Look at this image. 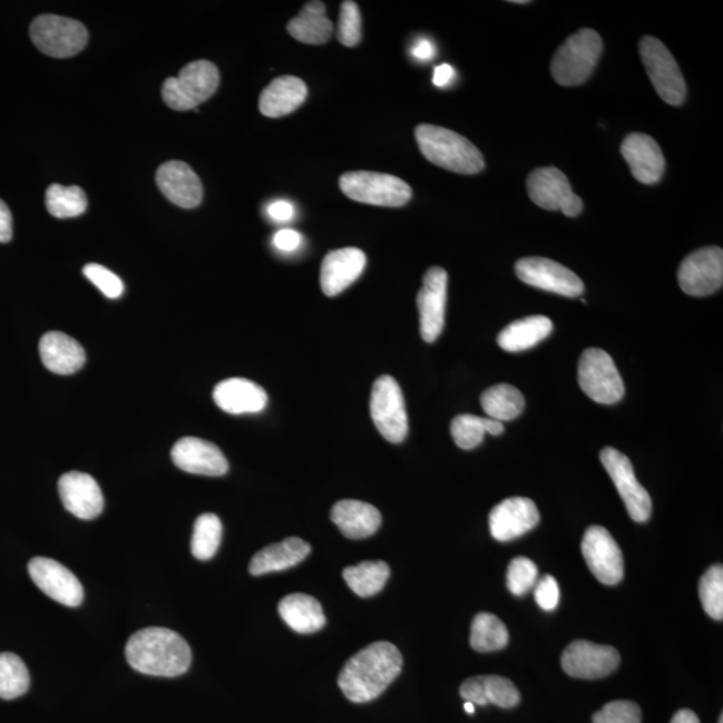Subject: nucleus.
I'll return each instance as SVG.
<instances>
[{
	"mask_svg": "<svg viewBox=\"0 0 723 723\" xmlns=\"http://www.w3.org/2000/svg\"><path fill=\"white\" fill-rule=\"evenodd\" d=\"M402 666V655L393 643H371L346 662L338 685L349 701L368 703L383 694L401 674Z\"/></svg>",
	"mask_w": 723,
	"mask_h": 723,
	"instance_id": "obj_1",
	"label": "nucleus"
},
{
	"mask_svg": "<svg viewBox=\"0 0 723 723\" xmlns=\"http://www.w3.org/2000/svg\"><path fill=\"white\" fill-rule=\"evenodd\" d=\"M126 661L136 672L175 678L188 672V642L169 628L149 627L133 634L125 647Z\"/></svg>",
	"mask_w": 723,
	"mask_h": 723,
	"instance_id": "obj_2",
	"label": "nucleus"
},
{
	"mask_svg": "<svg viewBox=\"0 0 723 723\" xmlns=\"http://www.w3.org/2000/svg\"><path fill=\"white\" fill-rule=\"evenodd\" d=\"M416 139L423 157L437 167L460 175H477L486 168L481 152L459 133L422 124L417 126Z\"/></svg>",
	"mask_w": 723,
	"mask_h": 723,
	"instance_id": "obj_3",
	"label": "nucleus"
},
{
	"mask_svg": "<svg viewBox=\"0 0 723 723\" xmlns=\"http://www.w3.org/2000/svg\"><path fill=\"white\" fill-rule=\"evenodd\" d=\"M603 51V41L598 32L582 29L564 42L553 59L550 71L561 86L585 84L592 77Z\"/></svg>",
	"mask_w": 723,
	"mask_h": 723,
	"instance_id": "obj_4",
	"label": "nucleus"
},
{
	"mask_svg": "<svg viewBox=\"0 0 723 723\" xmlns=\"http://www.w3.org/2000/svg\"><path fill=\"white\" fill-rule=\"evenodd\" d=\"M218 85L221 72L217 66L201 59L185 66L177 78L165 79L162 95L170 109L187 111L214 96Z\"/></svg>",
	"mask_w": 723,
	"mask_h": 723,
	"instance_id": "obj_5",
	"label": "nucleus"
},
{
	"mask_svg": "<svg viewBox=\"0 0 723 723\" xmlns=\"http://www.w3.org/2000/svg\"><path fill=\"white\" fill-rule=\"evenodd\" d=\"M340 187L351 201L377 207H403L411 198L409 184L395 176L377 172H349L340 178Z\"/></svg>",
	"mask_w": 723,
	"mask_h": 723,
	"instance_id": "obj_6",
	"label": "nucleus"
},
{
	"mask_svg": "<svg viewBox=\"0 0 723 723\" xmlns=\"http://www.w3.org/2000/svg\"><path fill=\"white\" fill-rule=\"evenodd\" d=\"M31 41L43 55L52 58H70L85 49L89 32L76 19L45 14L30 26Z\"/></svg>",
	"mask_w": 723,
	"mask_h": 723,
	"instance_id": "obj_7",
	"label": "nucleus"
},
{
	"mask_svg": "<svg viewBox=\"0 0 723 723\" xmlns=\"http://www.w3.org/2000/svg\"><path fill=\"white\" fill-rule=\"evenodd\" d=\"M577 380L586 395L596 403L614 404L625 397V383L613 358L605 350H585L577 368Z\"/></svg>",
	"mask_w": 723,
	"mask_h": 723,
	"instance_id": "obj_8",
	"label": "nucleus"
},
{
	"mask_svg": "<svg viewBox=\"0 0 723 723\" xmlns=\"http://www.w3.org/2000/svg\"><path fill=\"white\" fill-rule=\"evenodd\" d=\"M370 413L384 440L401 443L409 433L407 407L400 384L393 377L382 375L373 384Z\"/></svg>",
	"mask_w": 723,
	"mask_h": 723,
	"instance_id": "obj_9",
	"label": "nucleus"
},
{
	"mask_svg": "<svg viewBox=\"0 0 723 723\" xmlns=\"http://www.w3.org/2000/svg\"><path fill=\"white\" fill-rule=\"evenodd\" d=\"M639 55L647 75L658 92L668 105L680 106L686 99V82L678 63L658 38L645 37L639 43Z\"/></svg>",
	"mask_w": 723,
	"mask_h": 723,
	"instance_id": "obj_10",
	"label": "nucleus"
},
{
	"mask_svg": "<svg viewBox=\"0 0 723 723\" xmlns=\"http://www.w3.org/2000/svg\"><path fill=\"white\" fill-rule=\"evenodd\" d=\"M600 461L618 489L629 517L636 522H646L653 512L652 497L636 479L632 461L614 448L603 449Z\"/></svg>",
	"mask_w": 723,
	"mask_h": 723,
	"instance_id": "obj_11",
	"label": "nucleus"
},
{
	"mask_svg": "<svg viewBox=\"0 0 723 723\" xmlns=\"http://www.w3.org/2000/svg\"><path fill=\"white\" fill-rule=\"evenodd\" d=\"M520 281L533 287L567 297L585 293L582 279L563 264L546 257H524L515 265Z\"/></svg>",
	"mask_w": 723,
	"mask_h": 723,
	"instance_id": "obj_12",
	"label": "nucleus"
},
{
	"mask_svg": "<svg viewBox=\"0 0 723 723\" xmlns=\"http://www.w3.org/2000/svg\"><path fill=\"white\" fill-rule=\"evenodd\" d=\"M530 201L547 211H560L568 217L582 214V198L574 194L566 175L561 170L547 167L529 175L527 182Z\"/></svg>",
	"mask_w": 723,
	"mask_h": 723,
	"instance_id": "obj_13",
	"label": "nucleus"
},
{
	"mask_svg": "<svg viewBox=\"0 0 723 723\" xmlns=\"http://www.w3.org/2000/svg\"><path fill=\"white\" fill-rule=\"evenodd\" d=\"M582 553L589 570L603 585L616 586L625 575L622 549L606 528L593 526L586 530Z\"/></svg>",
	"mask_w": 723,
	"mask_h": 723,
	"instance_id": "obj_14",
	"label": "nucleus"
},
{
	"mask_svg": "<svg viewBox=\"0 0 723 723\" xmlns=\"http://www.w3.org/2000/svg\"><path fill=\"white\" fill-rule=\"evenodd\" d=\"M621 665L618 649L595 645L588 641H575L564 649L561 666L573 678L600 680L612 675Z\"/></svg>",
	"mask_w": 723,
	"mask_h": 723,
	"instance_id": "obj_15",
	"label": "nucleus"
},
{
	"mask_svg": "<svg viewBox=\"0 0 723 723\" xmlns=\"http://www.w3.org/2000/svg\"><path fill=\"white\" fill-rule=\"evenodd\" d=\"M678 282L683 293L690 296H707L716 293L723 284V251L705 247L694 251L682 262Z\"/></svg>",
	"mask_w": 723,
	"mask_h": 723,
	"instance_id": "obj_16",
	"label": "nucleus"
},
{
	"mask_svg": "<svg viewBox=\"0 0 723 723\" xmlns=\"http://www.w3.org/2000/svg\"><path fill=\"white\" fill-rule=\"evenodd\" d=\"M447 300V271L441 267L429 268L424 272L422 289L417 296L421 336L427 343L436 342L442 334L443 326H446Z\"/></svg>",
	"mask_w": 723,
	"mask_h": 723,
	"instance_id": "obj_17",
	"label": "nucleus"
},
{
	"mask_svg": "<svg viewBox=\"0 0 723 723\" xmlns=\"http://www.w3.org/2000/svg\"><path fill=\"white\" fill-rule=\"evenodd\" d=\"M29 574L36 586L50 599L71 608L82 605L85 594L81 582L63 564L38 556L29 563Z\"/></svg>",
	"mask_w": 723,
	"mask_h": 723,
	"instance_id": "obj_18",
	"label": "nucleus"
},
{
	"mask_svg": "<svg viewBox=\"0 0 723 723\" xmlns=\"http://www.w3.org/2000/svg\"><path fill=\"white\" fill-rule=\"evenodd\" d=\"M539 521V509L527 497H510L497 504L489 515L490 534L502 543L528 534Z\"/></svg>",
	"mask_w": 723,
	"mask_h": 723,
	"instance_id": "obj_19",
	"label": "nucleus"
},
{
	"mask_svg": "<svg viewBox=\"0 0 723 723\" xmlns=\"http://www.w3.org/2000/svg\"><path fill=\"white\" fill-rule=\"evenodd\" d=\"M172 461L178 469L192 475L221 477L227 475L229 466L227 459L215 443L184 437L172 449Z\"/></svg>",
	"mask_w": 723,
	"mask_h": 723,
	"instance_id": "obj_20",
	"label": "nucleus"
},
{
	"mask_svg": "<svg viewBox=\"0 0 723 723\" xmlns=\"http://www.w3.org/2000/svg\"><path fill=\"white\" fill-rule=\"evenodd\" d=\"M58 492L68 512L81 520H95L102 514L105 501L101 488L90 475L66 473L58 481Z\"/></svg>",
	"mask_w": 723,
	"mask_h": 723,
	"instance_id": "obj_21",
	"label": "nucleus"
},
{
	"mask_svg": "<svg viewBox=\"0 0 723 723\" xmlns=\"http://www.w3.org/2000/svg\"><path fill=\"white\" fill-rule=\"evenodd\" d=\"M633 176L642 184H656L665 174L666 162L658 143L643 133H632L621 147Z\"/></svg>",
	"mask_w": 723,
	"mask_h": 723,
	"instance_id": "obj_22",
	"label": "nucleus"
},
{
	"mask_svg": "<svg viewBox=\"0 0 723 723\" xmlns=\"http://www.w3.org/2000/svg\"><path fill=\"white\" fill-rule=\"evenodd\" d=\"M156 182L163 195L177 207L194 209L203 202V184L188 164H163L157 170Z\"/></svg>",
	"mask_w": 723,
	"mask_h": 723,
	"instance_id": "obj_23",
	"label": "nucleus"
},
{
	"mask_svg": "<svg viewBox=\"0 0 723 723\" xmlns=\"http://www.w3.org/2000/svg\"><path fill=\"white\" fill-rule=\"evenodd\" d=\"M368 258L358 248H342L329 252L323 258L321 285L324 295L336 296L358 281L367 267Z\"/></svg>",
	"mask_w": 723,
	"mask_h": 723,
	"instance_id": "obj_24",
	"label": "nucleus"
},
{
	"mask_svg": "<svg viewBox=\"0 0 723 723\" xmlns=\"http://www.w3.org/2000/svg\"><path fill=\"white\" fill-rule=\"evenodd\" d=\"M214 400L225 413L256 414L267 408L268 395L262 387L244 378H229L214 390Z\"/></svg>",
	"mask_w": 723,
	"mask_h": 723,
	"instance_id": "obj_25",
	"label": "nucleus"
},
{
	"mask_svg": "<svg viewBox=\"0 0 723 723\" xmlns=\"http://www.w3.org/2000/svg\"><path fill=\"white\" fill-rule=\"evenodd\" d=\"M460 694L473 705H496L501 709H512L519 705L521 695L515 683L500 675L473 676L462 683Z\"/></svg>",
	"mask_w": 723,
	"mask_h": 723,
	"instance_id": "obj_26",
	"label": "nucleus"
},
{
	"mask_svg": "<svg viewBox=\"0 0 723 723\" xmlns=\"http://www.w3.org/2000/svg\"><path fill=\"white\" fill-rule=\"evenodd\" d=\"M39 354H41L45 368L51 373L70 375L84 368L86 362L85 350L75 338L50 331L39 342Z\"/></svg>",
	"mask_w": 723,
	"mask_h": 723,
	"instance_id": "obj_27",
	"label": "nucleus"
},
{
	"mask_svg": "<svg viewBox=\"0 0 723 723\" xmlns=\"http://www.w3.org/2000/svg\"><path fill=\"white\" fill-rule=\"evenodd\" d=\"M330 517L341 533L353 540L373 536L382 524L380 510L358 500L338 501L331 509Z\"/></svg>",
	"mask_w": 723,
	"mask_h": 723,
	"instance_id": "obj_28",
	"label": "nucleus"
},
{
	"mask_svg": "<svg viewBox=\"0 0 723 723\" xmlns=\"http://www.w3.org/2000/svg\"><path fill=\"white\" fill-rule=\"evenodd\" d=\"M307 95V86L301 78L279 77L262 91L258 109L270 118L289 116L306 101Z\"/></svg>",
	"mask_w": 723,
	"mask_h": 723,
	"instance_id": "obj_29",
	"label": "nucleus"
},
{
	"mask_svg": "<svg viewBox=\"0 0 723 723\" xmlns=\"http://www.w3.org/2000/svg\"><path fill=\"white\" fill-rule=\"evenodd\" d=\"M311 553L309 543L300 537H289L281 543L258 550L250 563V574L262 576L271 573L293 568L302 563Z\"/></svg>",
	"mask_w": 723,
	"mask_h": 723,
	"instance_id": "obj_30",
	"label": "nucleus"
},
{
	"mask_svg": "<svg viewBox=\"0 0 723 723\" xmlns=\"http://www.w3.org/2000/svg\"><path fill=\"white\" fill-rule=\"evenodd\" d=\"M279 614L285 625L300 634H313L320 632L326 625V616L320 602L313 596L293 594L285 596L279 603Z\"/></svg>",
	"mask_w": 723,
	"mask_h": 723,
	"instance_id": "obj_31",
	"label": "nucleus"
},
{
	"mask_svg": "<svg viewBox=\"0 0 723 723\" xmlns=\"http://www.w3.org/2000/svg\"><path fill=\"white\" fill-rule=\"evenodd\" d=\"M554 323L549 317L534 315L521 317L508 324L497 336V343L508 353H520L536 346L553 333Z\"/></svg>",
	"mask_w": 723,
	"mask_h": 723,
	"instance_id": "obj_32",
	"label": "nucleus"
},
{
	"mask_svg": "<svg viewBox=\"0 0 723 723\" xmlns=\"http://www.w3.org/2000/svg\"><path fill=\"white\" fill-rule=\"evenodd\" d=\"M291 37L306 45H323L330 41L334 25L326 17V6L323 2L304 4L301 14L287 26Z\"/></svg>",
	"mask_w": 723,
	"mask_h": 723,
	"instance_id": "obj_33",
	"label": "nucleus"
},
{
	"mask_svg": "<svg viewBox=\"0 0 723 723\" xmlns=\"http://www.w3.org/2000/svg\"><path fill=\"white\" fill-rule=\"evenodd\" d=\"M481 408L488 418L499 422L512 421L526 409V398L512 384L500 383L483 391Z\"/></svg>",
	"mask_w": 723,
	"mask_h": 723,
	"instance_id": "obj_34",
	"label": "nucleus"
},
{
	"mask_svg": "<svg viewBox=\"0 0 723 723\" xmlns=\"http://www.w3.org/2000/svg\"><path fill=\"white\" fill-rule=\"evenodd\" d=\"M450 431L456 446L463 450H472L482 443L486 434L499 436L504 424L492 418H482L473 414L457 416L450 424Z\"/></svg>",
	"mask_w": 723,
	"mask_h": 723,
	"instance_id": "obj_35",
	"label": "nucleus"
},
{
	"mask_svg": "<svg viewBox=\"0 0 723 723\" xmlns=\"http://www.w3.org/2000/svg\"><path fill=\"white\" fill-rule=\"evenodd\" d=\"M390 576V568L384 561H363L354 567L343 570V579L348 583L351 592L370 598L382 592Z\"/></svg>",
	"mask_w": 723,
	"mask_h": 723,
	"instance_id": "obj_36",
	"label": "nucleus"
},
{
	"mask_svg": "<svg viewBox=\"0 0 723 723\" xmlns=\"http://www.w3.org/2000/svg\"><path fill=\"white\" fill-rule=\"evenodd\" d=\"M508 629L496 615L481 613L475 616L470 628V646L476 652H499L508 645Z\"/></svg>",
	"mask_w": 723,
	"mask_h": 723,
	"instance_id": "obj_37",
	"label": "nucleus"
},
{
	"mask_svg": "<svg viewBox=\"0 0 723 723\" xmlns=\"http://www.w3.org/2000/svg\"><path fill=\"white\" fill-rule=\"evenodd\" d=\"M46 208L51 216L57 218L78 217L88 209V197L77 185L62 187V185L52 184L46 190Z\"/></svg>",
	"mask_w": 723,
	"mask_h": 723,
	"instance_id": "obj_38",
	"label": "nucleus"
},
{
	"mask_svg": "<svg viewBox=\"0 0 723 723\" xmlns=\"http://www.w3.org/2000/svg\"><path fill=\"white\" fill-rule=\"evenodd\" d=\"M30 673L25 662L12 653L0 654V698L11 701L28 693Z\"/></svg>",
	"mask_w": 723,
	"mask_h": 723,
	"instance_id": "obj_39",
	"label": "nucleus"
},
{
	"mask_svg": "<svg viewBox=\"0 0 723 723\" xmlns=\"http://www.w3.org/2000/svg\"><path fill=\"white\" fill-rule=\"evenodd\" d=\"M223 537V524L214 514H204L197 517L192 535V555L198 560H209L221 547Z\"/></svg>",
	"mask_w": 723,
	"mask_h": 723,
	"instance_id": "obj_40",
	"label": "nucleus"
},
{
	"mask_svg": "<svg viewBox=\"0 0 723 723\" xmlns=\"http://www.w3.org/2000/svg\"><path fill=\"white\" fill-rule=\"evenodd\" d=\"M700 598L705 613L714 621L723 619V568L710 567L700 582Z\"/></svg>",
	"mask_w": 723,
	"mask_h": 723,
	"instance_id": "obj_41",
	"label": "nucleus"
},
{
	"mask_svg": "<svg viewBox=\"0 0 723 723\" xmlns=\"http://www.w3.org/2000/svg\"><path fill=\"white\" fill-rule=\"evenodd\" d=\"M539 576V569L528 557H516L510 561L507 574V586L516 596L526 595L533 589Z\"/></svg>",
	"mask_w": 723,
	"mask_h": 723,
	"instance_id": "obj_42",
	"label": "nucleus"
},
{
	"mask_svg": "<svg viewBox=\"0 0 723 723\" xmlns=\"http://www.w3.org/2000/svg\"><path fill=\"white\" fill-rule=\"evenodd\" d=\"M362 17L360 8L355 2H343L340 12V25H338V41L346 48H354L361 42Z\"/></svg>",
	"mask_w": 723,
	"mask_h": 723,
	"instance_id": "obj_43",
	"label": "nucleus"
},
{
	"mask_svg": "<svg viewBox=\"0 0 723 723\" xmlns=\"http://www.w3.org/2000/svg\"><path fill=\"white\" fill-rule=\"evenodd\" d=\"M594 723H642V710L632 701L607 703L593 716Z\"/></svg>",
	"mask_w": 723,
	"mask_h": 723,
	"instance_id": "obj_44",
	"label": "nucleus"
},
{
	"mask_svg": "<svg viewBox=\"0 0 723 723\" xmlns=\"http://www.w3.org/2000/svg\"><path fill=\"white\" fill-rule=\"evenodd\" d=\"M84 275L109 300H118L124 294L125 285L121 279L104 265L96 263L85 265Z\"/></svg>",
	"mask_w": 723,
	"mask_h": 723,
	"instance_id": "obj_45",
	"label": "nucleus"
},
{
	"mask_svg": "<svg viewBox=\"0 0 723 723\" xmlns=\"http://www.w3.org/2000/svg\"><path fill=\"white\" fill-rule=\"evenodd\" d=\"M535 599L544 612H554L559 606L560 588L554 576L546 575L535 585Z\"/></svg>",
	"mask_w": 723,
	"mask_h": 723,
	"instance_id": "obj_46",
	"label": "nucleus"
},
{
	"mask_svg": "<svg viewBox=\"0 0 723 723\" xmlns=\"http://www.w3.org/2000/svg\"><path fill=\"white\" fill-rule=\"evenodd\" d=\"M301 244L302 235L294 229H282L274 236L275 248L282 252H294Z\"/></svg>",
	"mask_w": 723,
	"mask_h": 723,
	"instance_id": "obj_47",
	"label": "nucleus"
},
{
	"mask_svg": "<svg viewBox=\"0 0 723 723\" xmlns=\"http://www.w3.org/2000/svg\"><path fill=\"white\" fill-rule=\"evenodd\" d=\"M267 214L272 221L284 223L290 222L294 217L295 209L294 205L290 202L277 201L268 205Z\"/></svg>",
	"mask_w": 723,
	"mask_h": 723,
	"instance_id": "obj_48",
	"label": "nucleus"
},
{
	"mask_svg": "<svg viewBox=\"0 0 723 723\" xmlns=\"http://www.w3.org/2000/svg\"><path fill=\"white\" fill-rule=\"evenodd\" d=\"M12 238V216L11 212L2 201H0V243H9Z\"/></svg>",
	"mask_w": 723,
	"mask_h": 723,
	"instance_id": "obj_49",
	"label": "nucleus"
},
{
	"mask_svg": "<svg viewBox=\"0 0 723 723\" xmlns=\"http://www.w3.org/2000/svg\"><path fill=\"white\" fill-rule=\"evenodd\" d=\"M455 69L448 63H442L437 66L433 76V84L439 86V88H446L450 82L453 81Z\"/></svg>",
	"mask_w": 723,
	"mask_h": 723,
	"instance_id": "obj_50",
	"label": "nucleus"
},
{
	"mask_svg": "<svg viewBox=\"0 0 723 723\" xmlns=\"http://www.w3.org/2000/svg\"><path fill=\"white\" fill-rule=\"evenodd\" d=\"M436 55L434 45L429 39H420L413 48V56L420 61H430Z\"/></svg>",
	"mask_w": 723,
	"mask_h": 723,
	"instance_id": "obj_51",
	"label": "nucleus"
},
{
	"mask_svg": "<svg viewBox=\"0 0 723 723\" xmlns=\"http://www.w3.org/2000/svg\"><path fill=\"white\" fill-rule=\"evenodd\" d=\"M672 723H701L698 716L692 710L682 709L675 713Z\"/></svg>",
	"mask_w": 723,
	"mask_h": 723,
	"instance_id": "obj_52",
	"label": "nucleus"
},
{
	"mask_svg": "<svg viewBox=\"0 0 723 723\" xmlns=\"http://www.w3.org/2000/svg\"><path fill=\"white\" fill-rule=\"evenodd\" d=\"M463 707H466L467 713H469V714L475 713V705H473L472 702H466V706H463Z\"/></svg>",
	"mask_w": 723,
	"mask_h": 723,
	"instance_id": "obj_53",
	"label": "nucleus"
},
{
	"mask_svg": "<svg viewBox=\"0 0 723 723\" xmlns=\"http://www.w3.org/2000/svg\"><path fill=\"white\" fill-rule=\"evenodd\" d=\"M512 3H516V4H527V3H529V2H527V0H514Z\"/></svg>",
	"mask_w": 723,
	"mask_h": 723,
	"instance_id": "obj_54",
	"label": "nucleus"
},
{
	"mask_svg": "<svg viewBox=\"0 0 723 723\" xmlns=\"http://www.w3.org/2000/svg\"><path fill=\"white\" fill-rule=\"evenodd\" d=\"M719 723H723V715L721 714Z\"/></svg>",
	"mask_w": 723,
	"mask_h": 723,
	"instance_id": "obj_55",
	"label": "nucleus"
}]
</instances>
